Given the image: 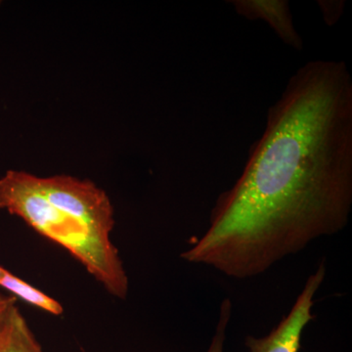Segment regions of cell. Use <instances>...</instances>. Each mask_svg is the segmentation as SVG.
<instances>
[{"instance_id":"obj_9","label":"cell","mask_w":352,"mask_h":352,"mask_svg":"<svg viewBox=\"0 0 352 352\" xmlns=\"http://www.w3.org/2000/svg\"><path fill=\"white\" fill-rule=\"evenodd\" d=\"M317 3L320 8L324 22L329 27L339 22L346 7V2L342 0H318Z\"/></svg>"},{"instance_id":"obj_11","label":"cell","mask_w":352,"mask_h":352,"mask_svg":"<svg viewBox=\"0 0 352 352\" xmlns=\"http://www.w3.org/2000/svg\"><path fill=\"white\" fill-rule=\"evenodd\" d=\"M6 270H6V268L2 267V266L0 265V279H1L2 276H3L4 273L6 272Z\"/></svg>"},{"instance_id":"obj_4","label":"cell","mask_w":352,"mask_h":352,"mask_svg":"<svg viewBox=\"0 0 352 352\" xmlns=\"http://www.w3.org/2000/svg\"><path fill=\"white\" fill-rule=\"evenodd\" d=\"M326 275L325 263L308 277L302 293L288 315L265 337L245 338V346L250 352H298L303 330L314 319L311 314L315 294L320 288Z\"/></svg>"},{"instance_id":"obj_12","label":"cell","mask_w":352,"mask_h":352,"mask_svg":"<svg viewBox=\"0 0 352 352\" xmlns=\"http://www.w3.org/2000/svg\"><path fill=\"white\" fill-rule=\"evenodd\" d=\"M1 3H2V2H1V1H0V6H1Z\"/></svg>"},{"instance_id":"obj_1","label":"cell","mask_w":352,"mask_h":352,"mask_svg":"<svg viewBox=\"0 0 352 352\" xmlns=\"http://www.w3.org/2000/svg\"><path fill=\"white\" fill-rule=\"evenodd\" d=\"M352 205V78L342 61L307 62L268 109L239 179L182 258L236 279L258 276L340 232Z\"/></svg>"},{"instance_id":"obj_10","label":"cell","mask_w":352,"mask_h":352,"mask_svg":"<svg viewBox=\"0 0 352 352\" xmlns=\"http://www.w3.org/2000/svg\"><path fill=\"white\" fill-rule=\"evenodd\" d=\"M17 300L13 296L0 293V326L6 320L9 312L16 305Z\"/></svg>"},{"instance_id":"obj_6","label":"cell","mask_w":352,"mask_h":352,"mask_svg":"<svg viewBox=\"0 0 352 352\" xmlns=\"http://www.w3.org/2000/svg\"><path fill=\"white\" fill-rule=\"evenodd\" d=\"M0 352H43L17 305L0 327Z\"/></svg>"},{"instance_id":"obj_8","label":"cell","mask_w":352,"mask_h":352,"mask_svg":"<svg viewBox=\"0 0 352 352\" xmlns=\"http://www.w3.org/2000/svg\"><path fill=\"white\" fill-rule=\"evenodd\" d=\"M231 308H232V305H231L230 300L226 298L221 302L219 324H217L214 339L212 340V344H210L208 352H223L226 328L229 320H230Z\"/></svg>"},{"instance_id":"obj_3","label":"cell","mask_w":352,"mask_h":352,"mask_svg":"<svg viewBox=\"0 0 352 352\" xmlns=\"http://www.w3.org/2000/svg\"><path fill=\"white\" fill-rule=\"evenodd\" d=\"M39 188L50 203L90 228L110 237L115 226L112 201L103 189L71 175L38 176Z\"/></svg>"},{"instance_id":"obj_7","label":"cell","mask_w":352,"mask_h":352,"mask_svg":"<svg viewBox=\"0 0 352 352\" xmlns=\"http://www.w3.org/2000/svg\"><path fill=\"white\" fill-rule=\"evenodd\" d=\"M0 288L6 289L7 294L13 296L16 300L19 298L23 302L29 303L32 307H38L48 314L57 315V316L64 314V308L59 302L12 274L10 271L6 270L0 279Z\"/></svg>"},{"instance_id":"obj_5","label":"cell","mask_w":352,"mask_h":352,"mask_svg":"<svg viewBox=\"0 0 352 352\" xmlns=\"http://www.w3.org/2000/svg\"><path fill=\"white\" fill-rule=\"evenodd\" d=\"M241 17L263 21L286 45L303 50V41L294 25L287 0H232L229 1Z\"/></svg>"},{"instance_id":"obj_2","label":"cell","mask_w":352,"mask_h":352,"mask_svg":"<svg viewBox=\"0 0 352 352\" xmlns=\"http://www.w3.org/2000/svg\"><path fill=\"white\" fill-rule=\"evenodd\" d=\"M0 210L20 217L41 236L67 250L110 295L126 298L129 278L111 237L50 203L39 188L38 176L7 170L0 177Z\"/></svg>"}]
</instances>
